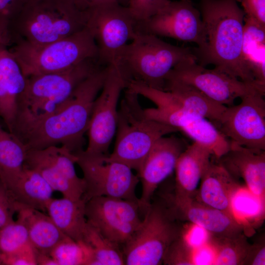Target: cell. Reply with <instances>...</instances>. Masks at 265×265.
<instances>
[{
  "label": "cell",
  "instance_id": "cell-27",
  "mask_svg": "<svg viewBox=\"0 0 265 265\" xmlns=\"http://www.w3.org/2000/svg\"><path fill=\"white\" fill-rule=\"evenodd\" d=\"M241 56L255 80L265 85V26L245 16Z\"/></svg>",
  "mask_w": 265,
  "mask_h": 265
},
{
  "label": "cell",
  "instance_id": "cell-35",
  "mask_svg": "<svg viewBox=\"0 0 265 265\" xmlns=\"http://www.w3.org/2000/svg\"><path fill=\"white\" fill-rule=\"evenodd\" d=\"M28 0H0V44L11 45L12 25Z\"/></svg>",
  "mask_w": 265,
  "mask_h": 265
},
{
  "label": "cell",
  "instance_id": "cell-4",
  "mask_svg": "<svg viewBox=\"0 0 265 265\" xmlns=\"http://www.w3.org/2000/svg\"><path fill=\"white\" fill-rule=\"evenodd\" d=\"M187 60L197 61L189 48L171 45L154 35L137 33L123 49L114 66L122 76L126 88L129 83L135 82L164 90L170 71Z\"/></svg>",
  "mask_w": 265,
  "mask_h": 265
},
{
  "label": "cell",
  "instance_id": "cell-43",
  "mask_svg": "<svg viewBox=\"0 0 265 265\" xmlns=\"http://www.w3.org/2000/svg\"><path fill=\"white\" fill-rule=\"evenodd\" d=\"M76 6L82 11L87 10L98 5L114 2L128 6L129 0H72Z\"/></svg>",
  "mask_w": 265,
  "mask_h": 265
},
{
  "label": "cell",
  "instance_id": "cell-23",
  "mask_svg": "<svg viewBox=\"0 0 265 265\" xmlns=\"http://www.w3.org/2000/svg\"><path fill=\"white\" fill-rule=\"evenodd\" d=\"M212 154L205 147L193 142L179 156L175 168L174 200L194 199L202 176L210 163Z\"/></svg>",
  "mask_w": 265,
  "mask_h": 265
},
{
  "label": "cell",
  "instance_id": "cell-39",
  "mask_svg": "<svg viewBox=\"0 0 265 265\" xmlns=\"http://www.w3.org/2000/svg\"><path fill=\"white\" fill-rule=\"evenodd\" d=\"M2 265H37L36 251L30 243L12 253L2 255Z\"/></svg>",
  "mask_w": 265,
  "mask_h": 265
},
{
  "label": "cell",
  "instance_id": "cell-7",
  "mask_svg": "<svg viewBox=\"0 0 265 265\" xmlns=\"http://www.w3.org/2000/svg\"><path fill=\"white\" fill-rule=\"evenodd\" d=\"M26 77L61 72L83 61L98 57L96 43L88 29L41 45L18 41L9 49Z\"/></svg>",
  "mask_w": 265,
  "mask_h": 265
},
{
  "label": "cell",
  "instance_id": "cell-40",
  "mask_svg": "<svg viewBox=\"0 0 265 265\" xmlns=\"http://www.w3.org/2000/svg\"><path fill=\"white\" fill-rule=\"evenodd\" d=\"M240 3L245 16L265 26V0H236Z\"/></svg>",
  "mask_w": 265,
  "mask_h": 265
},
{
  "label": "cell",
  "instance_id": "cell-22",
  "mask_svg": "<svg viewBox=\"0 0 265 265\" xmlns=\"http://www.w3.org/2000/svg\"><path fill=\"white\" fill-rule=\"evenodd\" d=\"M242 187L222 166L211 161L202 176L194 199L204 205L234 215L232 202Z\"/></svg>",
  "mask_w": 265,
  "mask_h": 265
},
{
  "label": "cell",
  "instance_id": "cell-31",
  "mask_svg": "<svg viewBox=\"0 0 265 265\" xmlns=\"http://www.w3.org/2000/svg\"><path fill=\"white\" fill-rule=\"evenodd\" d=\"M244 233L232 237H218L208 235L207 244L213 251V265H243L250 243Z\"/></svg>",
  "mask_w": 265,
  "mask_h": 265
},
{
  "label": "cell",
  "instance_id": "cell-26",
  "mask_svg": "<svg viewBox=\"0 0 265 265\" xmlns=\"http://www.w3.org/2000/svg\"><path fill=\"white\" fill-rule=\"evenodd\" d=\"M85 202L81 198L75 200L63 197L52 198L46 206L49 216L66 236L82 241L87 223Z\"/></svg>",
  "mask_w": 265,
  "mask_h": 265
},
{
  "label": "cell",
  "instance_id": "cell-1",
  "mask_svg": "<svg viewBox=\"0 0 265 265\" xmlns=\"http://www.w3.org/2000/svg\"><path fill=\"white\" fill-rule=\"evenodd\" d=\"M109 69L102 66L82 81L58 111L15 134L27 150L60 144L73 153L84 150L93 105Z\"/></svg>",
  "mask_w": 265,
  "mask_h": 265
},
{
  "label": "cell",
  "instance_id": "cell-42",
  "mask_svg": "<svg viewBox=\"0 0 265 265\" xmlns=\"http://www.w3.org/2000/svg\"><path fill=\"white\" fill-rule=\"evenodd\" d=\"M197 253L194 252V262L195 265H213L214 255L213 251L207 244L199 247Z\"/></svg>",
  "mask_w": 265,
  "mask_h": 265
},
{
  "label": "cell",
  "instance_id": "cell-19",
  "mask_svg": "<svg viewBox=\"0 0 265 265\" xmlns=\"http://www.w3.org/2000/svg\"><path fill=\"white\" fill-rule=\"evenodd\" d=\"M216 160L235 180H242L249 191L265 202V150L231 141L230 150Z\"/></svg>",
  "mask_w": 265,
  "mask_h": 265
},
{
  "label": "cell",
  "instance_id": "cell-25",
  "mask_svg": "<svg viewBox=\"0 0 265 265\" xmlns=\"http://www.w3.org/2000/svg\"><path fill=\"white\" fill-rule=\"evenodd\" d=\"M5 186L20 204L43 212L54 191L38 172L25 165L18 176Z\"/></svg>",
  "mask_w": 265,
  "mask_h": 265
},
{
  "label": "cell",
  "instance_id": "cell-28",
  "mask_svg": "<svg viewBox=\"0 0 265 265\" xmlns=\"http://www.w3.org/2000/svg\"><path fill=\"white\" fill-rule=\"evenodd\" d=\"M164 91L170 92L184 108L204 117L213 125L220 120L227 107L193 86L182 82L167 81Z\"/></svg>",
  "mask_w": 265,
  "mask_h": 265
},
{
  "label": "cell",
  "instance_id": "cell-12",
  "mask_svg": "<svg viewBox=\"0 0 265 265\" xmlns=\"http://www.w3.org/2000/svg\"><path fill=\"white\" fill-rule=\"evenodd\" d=\"M197 62L187 60L178 64L170 71L165 82L177 81L189 84L214 101L229 106L234 105L238 98L265 93L264 86L244 82L215 68L207 69Z\"/></svg>",
  "mask_w": 265,
  "mask_h": 265
},
{
  "label": "cell",
  "instance_id": "cell-30",
  "mask_svg": "<svg viewBox=\"0 0 265 265\" xmlns=\"http://www.w3.org/2000/svg\"><path fill=\"white\" fill-rule=\"evenodd\" d=\"M82 241L92 252L91 265H125L120 245L106 238L87 221Z\"/></svg>",
  "mask_w": 265,
  "mask_h": 265
},
{
  "label": "cell",
  "instance_id": "cell-20",
  "mask_svg": "<svg viewBox=\"0 0 265 265\" xmlns=\"http://www.w3.org/2000/svg\"><path fill=\"white\" fill-rule=\"evenodd\" d=\"M166 198L180 220L199 226L209 235L232 237L244 233L243 226L233 214L204 205L194 199Z\"/></svg>",
  "mask_w": 265,
  "mask_h": 265
},
{
  "label": "cell",
  "instance_id": "cell-45",
  "mask_svg": "<svg viewBox=\"0 0 265 265\" xmlns=\"http://www.w3.org/2000/svg\"><path fill=\"white\" fill-rule=\"evenodd\" d=\"M2 252L0 249V265H2Z\"/></svg>",
  "mask_w": 265,
  "mask_h": 265
},
{
  "label": "cell",
  "instance_id": "cell-6",
  "mask_svg": "<svg viewBox=\"0 0 265 265\" xmlns=\"http://www.w3.org/2000/svg\"><path fill=\"white\" fill-rule=\"evenodd\" d=\"M118 108L116 138L109 158L127 165L137 172L155 142L179 132L170 125L146 116L139 95L126 88Z\"/></svg>",
  "mask_w": 265,
  "mask_h": 265
},
{
  "label": "cell",
  "instance_id": "cell-3",
  "mask_svg": "<svg viewBox=\"0 0 265 265\" xmlns=\"http://www.w3.org/2000/svg\"><path fill=\"white\" fill-rule=\"evenodd\" d=\"M102 66L97 58H90L65 71L26 77L11 133L17 134L58 111L78 85Z\"/></svg>",
  "mask_w": 265,
  "mask_h": 265
},
{
  "label": "cell",
  "instance_id": "cell-16",
  "mask_svg": "<svg viewBox=\"0 0 265 265\" xmlns=\"http://www.w3.org/2000/svg\"><path fill=\"white\" fill-rule=\"evenodd\" d=\"M125 83L118 69L110 65L103 86L95 100L87 134L88 143L84 150L91 154L108 155L115 135L118 104Z\"/></svg>",
  "mask_w": 265,
  "mask_h": 265
},
{
  "label": "cell",
  "instance_id": "cell-11",
  "mask_svg": "<svg viewBox=\"0 0 265 265\" xmlns=\"http://www.w3.org/2000/svg\"><path fill=\"white\" fill-rule=\"evenodd\" d=\"M74 154L83 174L85 190L81 199L85 203L94 197L107 196L139 203L135 191L140 181L131 167L108 155L88 154L84 150Z\"/></svg>",
  "mask_w": 265,
  "mask_h": 265
},
{
  "label": "cell",
  "instance_id": "cell-14",
  "mask_svg": "<svg viewBox=\"0 0 265 265\" xmlns=\"http://www.w3.org/2000/svg\"><path fill=\"white\" fill-rule=\"evenodd\" d=\"M137 33L172 38L197 44L202 48L205 41V30L201 13L191 0L171 1L150 18L137 21Z\"/></svg>",
  "mask_w": 265,
  "mask_h": 265
},
{
  "label": "cell",
  "instance_id": "cell-33",
  "mask_svg": "<svg viewBox=\"0 0 265 265\" xmlns=\"http://www.w3.org/2000/svg\"><path fill=\"white\" fill-rule=\"evenodd\" d=\"M265 208V202L243 186L235 195L232 202L233 212L243 226L244 232L247 221L257 218L264 219Z\"/></svg>",
  "mask_w": 265,
  "mask_h": 265
},
{
  "label": "cell",
  "instance_id": "cell-9",
  "mask_svg": "<svg viewBox=\"0 0 265 265\" xmlns=\"http://www.w3.org/2000/svg\"><path fill=\"white\" fill-rule=\"evenodd\" d=\"M134 90L156 106L144 109L147 117L183 132L206 148L216 159L230 150V141L211 121L184 108L170 92L142 84L136 85Z\"/></svg>",
  "mask_w": 265,
  "mask_h": 265
},
{
  "label": "cell",
  "instance_id": "cell-34",
  "mask_svg": "<svg viewBox=\"0 0 265 265\" xmlns=\"http://www.w3.org/2000/svg\"><path fill=\"white\" fill-rule=\"evenodd\" d=\"M29 243L27 228L18 218L0 231V249L2 255L12 253Z\"/></svg>",
  "mask_w": 265,
  "mask_h": 265
},
{
  "label": "cell",
  "instance_id": "cell-41",
  "mask_svg": "<svg viewBox=\"0 0 265 265\" xmlns=\"http://www.w3.org/2000/svg\"><path fill=\"white\" fill-rule=\"evenodd\" d=\"M265 265V238L262 235L250 244L243 265Z\"/></svg>",
  "mask_w": 265,
  "mask_h": 265
},
{
  "label": "cell",
  "instance_id": "cell-18",
  "mask_svg": "<svg viewBox=\"0 0 265 265\" xmlns=\"http://www.w3.org/2000/svg\"><path fill=\"white\" fill-rule=\"evenodd\" d=\"M183 139L163 136L154 144L137 175L142 185L139 205L144 214L159 186L175 170L177 160L187 147Z\"/></svg>",
  "mask_w": 265,
  "mask_h": 265
},
{
  "label": "cell",
  "instance_id": "cell-36",
  "mask_svg": "<svg viewBox=\"0 0 265 265\" xmlns=\"http://www.w3.org/2000/svg\"><path fill=\"white\" fill-rule=\"evenodd\" d=\"M185 233L174 240L168 246L163 256L162 264L165 265H195L194 251L187 240Z\"/></svg>",
  "mask_w": 265,
  "mask_h": 265
},
{
  "label": "cell",
  "instance_id": "cell-17",
  "mask_svg": "<svg viewBox=\"0 0 265 265\" xmlns=\"http://www.w3.org/2000/svg\"><path fill=\"white\" fill-rule=\"evenodd\" d=\"M76 159L75 154L65 147L52 146L27 150L24 165L38 172L63 197L78 200L84 192L85 183L76 173Z\"/></svg>",
  "mask_w": 265,
  "mask_h": 265
},
{
  "label": "cell",
  "instance_id": "cell-5",
  "mask_svg": "<svg viewBox=\"0 0 265 265\" xmlns=\"http://www.w3.org/2000/svg\"><path fill=\"white\" fill-rule=\"evenodd\" d=\"M86 11L72 0H28L12 25L11 46L18 41L41 45L74 34L86 27Z\"/></svg>",
  "mask_w": 265,
  "mask_h": 265
},
{
  "label": "cell",
  "instance_id": "cell-10",
  "mask_svg": "<svg viewBox=\"0 0 265 265\" xmlns=\"http://www.w3.org/2000/svg\"><path fill=\"white\" fill-rule=\"evenodd\" d=\"M86 27L98 50L99 62L115 65L125 47L137 34V21L128 6L117 2L104 3L87 10Z\"/></svg>",
  "mask_w": 265,
  "mask_h": 265
},
{
  "label": "cell",
  "instance_id": "cell-2",
  "mask_svg": "<svg viewBox=\"0 0 265 265\" xmlns=\"http://www.w3.org/2000/svg\"><path fill=\"white\" fill-rule=\"evenodd\" d=\"M205 41L194 50L197 62L244 82L265 86L244 66L241 56L245 14L236 0H200Z\"/></svg>",
  "mask_w": 265,
  "mask_h": 265
},
{
  "label": "cell",
  "instance_id": "cell-29",
  "mask_svg": "<svg viewBox=\"0 0 265 265\" xmlns=\"http://www.w3.org/2000/svg\"><path fill=\"white\" fill-rule=\"evenodd\" d=\"M27 150L13 133L5 131L0 125V179L8 186L20 174Z\"/></svg>",
  "mask_w": 265,
  "mask_h": 265
},
{
  "label": "cell",
  "instance_id": "cell-44",
  "mask_svg": "<svg viewBox=\"0 0 265 265\" xmlns=\"http://www.w3.org/2000/svg\"><path fill=\"white\" fill-rule=\"evenodd\" d=\"M36 261L38 265H58L50 255L37 251H36Z\"/></svg>",
  "mask_w": 265,
  "mask_h": 265
},
{
  "label": "cell",
  "instance_id": "cell-32",
  "mask_svg": "<svg viewBox=\"0 0 265 265\" xmlns=\"http://www.w3.org/2000/svg\"><path fill=\"white\" fill-rule=\"evenodd\" d=\"M50 255L58 265H91L93 259L91 250L85 243L67 236L53 248Z\"/></svg>",
  "mask_w": 265,
  "mask_h": 265
},
{
  "label": "cell",
  "instance_id": "cell-8",
  "mask_svg": "<svg viewBox=\"0 0 265 265\" xmlns=\"http://www.w3.org/2000/svg\"><path fill=\"white\" fill-rule=\"evenodd\" d=\"M181 222L165 198L151 202L140 226L124 245L125 265L162 264L168 246L186 231Z\"/></svg>",
  "mask_w": 265,
  "mask_h": 265
},
{
  "label": "cell",
  "instance_id": "cell-13",
  "mask_svg": "<svg viewBox=\"0 0 265 265\" xmlns=\"http://www.w3.org/2000/svg\"><path fill=\"white\" fill-rule=\"evenodd\" d=\"M87 221L112 241L124 245L140 226L139 202L107 196L92 198L85 203Z\"/></svg>",
  "mask_w": 265,
  "mask_h": 265
},
{
  "label": "cell",
  "instance_id": "cell-38",
  "mask_svg": "<svg viewBox=\"0 0 265 265\" xmlns=\"http://www.w3.org/2000/svg\"><path fill=\"white\" fill-rule=\"evenodd\" d=\"M170 0H129L128 7L137 21L146 20L165 7Z\"/></svg>",
  "mask_w": 265,
  "mask_h": 265
},
{
  "label": "cell",
  "instance_id": "cell-37",
  "mask_svg": "<svg viewBox=\"0 0 265 265\" xmlns=\"http://www.w3.org/2000/svg\"><path fill=\"white\" fill-rule=\"evenodd\" d=\"M23 207L0 179V231L14 220V214Z\"/></svg>",
  "mask_w": 265,
  "mask_h": 265
},
{
  "label": "cell",
  "instance_id": "cell-24",
  "mask_svg": "<svg viewBox=\"0 0 265 265\" xmlns=\"http://www.w3.org/2000/svg\"><path fill=\"white\" fill-rule=\"evenodd\" d=\"M17 213V218L27 228L30 244L38 252L50 255L53 248L66 237L49 215L40 211L24 206Z\"/></svg>",
  "mask_w": 265,
  "mask_h": 265
},
{
  "label": "cell",
  "instance_id": "cell-15",
  "mask_svg": "<svg viewBox=\"0 0 265 265\" xmlns=\"http://www.w3.org/2000/svg\"><path fill=\"white\" fill-rule=\"evenodd\" d=\"M265 94L241 98L237 105L227 107L214 125L230 141L249 148L265 150Z\"/></svg>",
  "mask_w": 265,
  "mask_h": 265
},
{
  "label": "cell",
  "instance_id": "cell-21",
  "mask_svg": "<svg viewBox=\"0 0 265 265\" xmlns=\"http://www.w3.org/2000/svg\"><path fill=\"white\" fill-rule=\"evenodd\" d=\"M26 78L7 47L0 44V117L9 132L14 127L18 99Z\"/></svg>",
  "mask_w": 265,
  "mask_h": 265
}]
</instances>
